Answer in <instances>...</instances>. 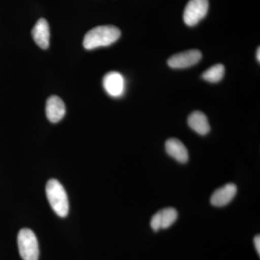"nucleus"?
<instances>
[{
	"label": "nucleus",
	"mask_w": 260,
	"mask_h": 260,
	"mask_svg": "<svg viewBox=\"0 0 260 260\" xmlns=\"http://www.w3.org/2000/svg\"><path fill=\"white\" fill-rule=\"evenodd\" d=\"M121 37V31L114 25H101L89 30L83 39V47L87 50L108 47Z\"/></svg>",
	"instance_id": "f257e3e1"
},
{
	"label": "nucleus",
	"mask_w": 260,
	"mask_h": 260,
	"mask_svg": "<svg viewBox=\"0 0 260 260\" xmlns=\"http://www.w3.org/2000/svg\"><path fill=\"white\" fill-rule=\"evenodd\" d=\"M237 192V186L229 183L214 191L210 198V203L215 207H224L230 203Z\"/></svg>",
	"instance_id": "6e6552de"
},
{
	"label": "nucleus",
	"mask_w": 260,
	"mask_h": 260,
	"mask_svg": "<svg viewBox=\"0 0 260 260\" xmlns=\"http://www.w3.org/2000/svg\"><path fill=\"white\" fill-rule=\"evenodd\" d=\"M187 123L189 127L198 134L204 136L210 133V126L208 117L200 111L191 113L188 117Z\"/></svg>",
	"instance_id": "f8f14e48"
},
{
	"label": "nucleus",
	"mask_w": 260,
	"mask_h": 260,
	"mask_svg": "<svg viewBox=\"0 0 260 260\" xmlns=\"http://www.w3.org/2000/svg\"><path fill=\"white\" fill-rule=\"evenodd\" d=\"M201 59V51L191 49L171 56L168 60V65L173 69H185L198 64Z\"/></svg>",
	"instance_id": "39448f33"
},
{
	"label": "nucleus",
	"mask_w": 260,
	"mask_h": 260,
	"mask_svg": "<svg viewBox=\"0 0 260 260\" xmlns=\"http://www.w3.org/2000/svg\"><path fill=\"white\" fill-rule=\"evenodd\" d=\"M225 73V68L222 64H216L208 68L202 75V78L209 83H218L223 79Z\"/></svg>",
	"instance_id": "ddd939ff"
},
{
	"label": "nucleus",
	"mask_w": 260,
	"mask_h": 260,
	"mask_svg": "<svg viewBox=\"0 0 260 260\" xmlns=\"http://www.w3.org/2000/svg\"><path fill=\"white\" fill-rule=\"evenodd\" d=\"M46 194L54 213L61 218H65L69 213L70 205L64 186L59 181L51 179L46 186Z\"/></svg>",
	"instance_id": "f03ea898"
},
{
	"label": "nucleus",
	"mask_w": 260,
	"mask_h": 260,
	"mask_svg": "<svg viewBox=\"0 0 260 260\" xmlns=\"http://www.w3.org/2000/svg\"><path fill=\"white\" fill-rule=\"evenodd\" d=\"M32 39L36 44L43 49H47L49 46V23L44 18H40L34 25L31 31Z\"/></svg>",
	"instance_id": "9d476101"
},
{
	"label": "nucleus",
	"mask_w": 260,
	"mask_h": 260,
	"mask_svg": "<svg viewBox=\"0 0 260 260\" xmlns=\"http://www.w3.org/2000/svg\"><path fill=\"white\" fill-rule=\"evenodd\" d=\"M103 86L110 96L121 97L125 90V80L120 73L110 72L103 78Z\"/></svg>",
	"instance_id": "423d86ee"
},
{
	"label": "nucleus",
	"mask_w": 260,
	"mask_h": 260,
	"mask_svg": "<svg viewBox=\"0 0 260 260\" xmlns=\"http://www.w3.org/2000/svg\"><path fill=\"white\" fill-rule=\"evenodd\" d=\"M254 246H255V249L256 250V252L258 253V254H260V237L259 235H256L254 239Z\"/></svg>",
	"instance_id": "4468645a"
},
{
	"label": "nucleus",
	"mask_w": 260,
	"mask_h": 260,
	"mask_svg": "<svg viewBox=\"0 0 260 260\" xmlns=\"http://www.w3.org/2000/svg\"><path fill=\"white\" fill-rule=\"evenodd\" d=\"M166 151L169 156L180 164H186L189 160V153L185 145L177 138H170L166 142Z\"/></svg>",
	"instance_id": "9b49d317"
},
{
	"label": "nucleus",
	"mask_w": 260,
	"mask_h": 260,
	"mask_svg": "<svg viewBox=\"0 0 260 260\" xmlns=\"http://www.w3.org/2000/svg\"><path fill=\"white\" fill-rule=\"evenodd\" d=\"M19 253L23 260H38L39 257V246L37 238L32 231L23 229L18 235Z\"/></svg>",
	"instance_id": "7ed1b4c3"
},
{
	"label": "nucleus",
	"mask_w": 260,
	"mask_h": 260,
	"mask_svg": "<svg viewBox=\"0 0 260 260\" xmlns=\"http://www.w3.org/2000/svg\"><path fill=\"white\" fill-rule=\"evenodd\" d=\"M66 114L64 103L57 95H51L46 104V114L51 122L57 123L64 118Z\"/></svg>",
	"instance_id": "1a4fd4ad"
},
{
	"label": "nucleus",
	"mask_w": 260,
	"mask_h": 260,
	"mask_svg": "<svg viewBox=\"0 0 260 260\" xmlns=\"http://www.w3.org/2000/svg\"><path fill=\"white\" fill-rule=\"evenodd\" d=\"M178 218V212L175 208H167L155 214L150 220V226L155 232L160 229H167L175 223Z\"/></svg>",
	"instance_id": "0eeeda50"
},
{
	"label": "nucleus",
	"mask_w": 260,
	"mask_h": 260,
	"mask_svg": "<svg viewBox=\"0 0 260 260\" xmlns=\"http://www.w3.org/2000/svg\"><path fill=\"white\" fill-rule=\"evenodd\" d=\"M256 59L258 61H260V50L259 47L258 48L257 51H256Z\"/></svg>",
	"instance_id": "2eb2a0df"
},
{
	"label": "nucleus",
	"mask_w": 260,
	"mask_h": 260,
	"mask_svg": "<svg viewBox=\"0 0 260 260\" xmlns=\"http://www.w3.org/2000/svg\"><path fill=\"white\" fill-rule=\"evenodd\" d=\"M208 8V0H189L183 14L184 23L188 26H194L206 16Z\"/></svg>",
	"instance_id": "20e7f679"
}]
</instances>
